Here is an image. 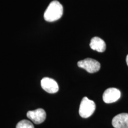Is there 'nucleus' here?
I'll return each mask as SVG.
<instances>
[{
	"instance_id": "nucleus-6",
	"label": "nucleus",
	"mask_w": 128,
	"mask_h": 128,
	"mask_svg": "<svg viewBox=\"0 0 128 128\" xmlns=\"http://www.w3.org/2000/svg\"><path fill=\"white\" fill-rule=\"evenodd\" d=\"M42 88L48 93L54 94L58 92L59 86L54 79L44 77L41 80Z\"/></svg>"
},
{
	"instance_id": "nucleus-8",
	"label": "nucleus",
	"mask_w": 128,
	"mask_h": 128,
	"mask_svg": "<svg viewBox=\"0 0 128 128\" xmlns=\"http://www.w3.org/2000/svg\"><path fill=\"white\" fill-rule=\"evenodd\" d=\"M90 46L91 49L98 52H103L106 49L105 42L98 37H94L91 40Z\"/></svg>"
},
{
	"instance_id": "nucleus-1",
	"label": "nucleus",
	"mask_w": 128,
	"mask_h": 128,
	"mask_svg": "<svg viewBox=\"0 0 128 128\" xmlns=\"http://www.w3.org/2000/svg\"><path fill=\"white\" fill-rule=\"evenodd\" d=\"M63 7L58 1H53L49 4L44 13V18L46 22H54L61 18L63 14Z\"/></svg>"
},
{
	"instance_id": "nucleus-5",
	"label": "nucleus",
	"mask_w": 128,
	"mask_h": 128,
	"mask_svg": "<svg viewBox=\"0 0 128 128\" xmlns=\"http://www.w3.org/2000/svg\"><path fill=\"white\" fill-rule=\"evenodd\" d=\"M121 92L116 88H109L106 90L103 95V100L106 103H114L120 98Z\"/></svg>"
},
{
	"instance_id": "nucleus-7",
	"label": "nucleus",
	"mask_w": 128,
	"mask_h": 128,
	"mask_svg": "<svg viewBox=\"0 0 128 128\" xmlns=\"http://www.w3.org/2000/svg\"><path fill=\"white\" fill-rule=\"evenodd\" d=\"M112 125L114 128H128V113H120L112 120Z\"/></svg>"
},
{
	"instance_id": "nucleus-10",
	"label": "nucleus",
	"mask_w": 128,
	"mask_h": 128,
	"mask_svg": "<svg viewBox=\"0 0 128 128\" xmlns=\"http://www.w3.org/2000/svg\"><path fill=\"white\" fill-rule=\"evenodd\" d=\"M126 64H127L128 66V55L126 56Z\"/></svg>"
},
{
	"instance_id": "nucleus-4",
	"label": "nucleus",
	"mask_w": 128,
	"mask_h": 128,
	"mask_svg": "<svg viewBox=\"0 0 128 128\" xmlns=\"http://www.w3.org/2000/svg\"><path fill=\"white\" fill-rule=\"evenodd\" d=\"M27 117L35 124H40L46 120V113L43 108L30 110L27 113Z\"/></svg>"
},
{
	"instance_id": "nucleus-2",
	"label": "nucleus",
	"mask_w": 128,
	"mask_h": 128,
	"mask_svg": "<svg viewBox=\"0 0 128 128\" xmlns=\"http://www.w3.org/2000/svg\"><path fill=\"white\" fill-rule=\"evenodd\" d=\"M96 110V104L93 101L84 97L81 100L79 108V114L82 118H88L93 114Z\"/></svg>"
},
{
	"instance_id": "nucleus-3",
	"label": "nucleus",
	"mask_w": 128,
	"mask_h": 128,
	"mask_svg": "<svg viewBox=\"0 0 128 128\" xmlns=\"http://www.w3.org/2000/svg\"><path fill=\"white\" fill-rule=\"evenodd\" d=\"M78 66L84 69L89 73H95L100 69V64L95 60L92 58H86L78 62Z\"/></svg>"
},
{
	"instance_id": "nucleus-9",
	"label": "nucleus",
	"mask_w": 128,
	"mask_h": 128,
	"mask_svg": "<svg viewBox=\"0 0 128 128\" xmlns=\"http://www.w3.org/2000/svg\"><path fill=\"white\" fill-rule=\"evenodd\" d=\"M16 128H34L32 122L28 120H22L16 125Z\"/></svg>"
}]
</instances>
